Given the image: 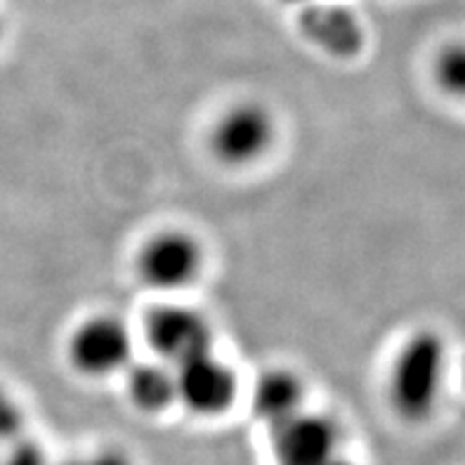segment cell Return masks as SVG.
<instances>
[{
    "label": "cell",
    "mask_w": 465,
    "mask_h": 465,
    "mask_svg": "<svg viewBox=\"0 0 465 465\" xmlns=\"http://www.w3.org/2000/svg\"><path fill=\"white\" fill-rule=\"evenodd\" d=\"M203 265V253L194 236L187 232L168 230L152 236L140 255H137V272L144 283L161 291L184 289L199 277Z\"/></svg>",
    "instance_id": "3957f363"
},
{
    "label": "cell",
    "mask_w": 465,
    "mask_h": 465,
    "mask_svg": "<svg viewBox=\"0 0 465 465\" xmlns=\"http://www.w3.org/2000/svg\"><path fill=\"white\" fill-rule=\"evenodd\" d=\"M274 140V121L270 112L253 102H243L223 114L211 133L213 153L223 163H253Z\"/></svg>",
    "instance_id": "8992f818"
},
{
    "label": "cell",
    "mask_w": 465,
    "mask_h": 465,
    "mask_svg": "<svg viewBox=\"0 0 465 465\" xmlns=\"http://www.w3.org/2000/svg\"><path fill=\"white\" fill-rule=\"evenodd\" d=\"M22 432V411L0 388V442H12Z\"/></svg>",
    "instance_id": "8fae6325"
},
{
    "label": "cell",
    "mask_w": 465,
    "mask_h": 465,
    "mask_svg": "<svg viewBox=\"0 0 465 465\" xmlns=\"http://www.w3.org/2000/svg\"><path fill=\"white\" fill-rule=\"evenodd\" d=\"M437 88L454 100L465 102V41L447 43L432 59Z\"/></svg>",
    "instance_id": "30bf717a"
},
{
    "label": "cell",
    "mask_w": 465,
    "mask_h": 465,
    "mask_svg": "<svg viewBox=\"0 0 465 465\" xmlns=\"http://www.w3.org/2000/svg\"><path fill=\"white\" fill-rule=\"evenodd\" d=\"M177 400L196 416H220L236 401L239 381L230 366L211 352L177 364Z\"/></svg>",
    "instance_id": "52a82bcc"
},
{
    "label": "cell",
    "mask_w": 465,
    "mask_h": 465,
    "mask_svg": "<svg viewBox=\"0 0 465 465\" xmlns=\"http://www.w3.org/2000/svg\"><path fill=\"white\" fill-rule=\"evenodd\" d=\"M130 401L144 413H159L177 400L175 373L163 364H135L125 376Z\"/></svg>",
    "instance_id": "9c48e42d"
},
{
    "label": "cell",
    "mask_w": 465,
    "mask_h": 465,
    "mask_svg": "<svg viewBox=\"0 0 465 465\" xmlns=\"http://www.w3.org/2000/svg\"><path fill=\"white\" fill-rule=\"evenodd\" d=\"M449 369V350L437 331L420 329L409 338L390 366L388 397L407 423H423L435 413Z\"/></svg>",
    "instance_id": "6da1fadb"
},
{
    "label": "cell",
    "mask_w": 465,
    "mask_h": 465,
    "mask_svg": "<svg viewBox=\"0 0 465 465\" xmlns=\"http://www.w3.org/2000/svg\"><path fill=\"white\" fill-rule=\"evenodd\" d=\"M302 383L286 369H272L258 378L253 388V411L270 428L302 411Z\"/></svg>",
    "instance_id": "ba28073f"
},
{
    "label": "cell",
    "mask_w": 465,
    "mask_h": 465,
    "mask_svg": "<svg viewBox=\"0 0 465 465\" xmlns=\"http://www.w3.org/2000/svg\"><path fill=\"white\" fill-rule=\"evenodd\" d=\"M326 465H354V463H352V460L338 459V456H336V459H331V460H329V463H326Z\"/></svg>",
    "instance_id": "5bb4252c"
},
{
    "label": "cell",
    "mask_w": 465,
    "mask_h": 465,
    "mask_svg": "<svg viewBox=\"0 0 465 465\" xmlns=\"http://www.w3.org/2000/svg\"><path fill=\"white\" fill-rule=\"evenodd\" d=\"M59 465H133L128 456L118 449H102V451H94L90 456H83V459H71Z\"/></svg>",
    "instance_id": "4fadbf2b"
},
{
    "label": "cell",
    "mask_w": 465,
    "mask_h": 465,
    "mask_svg": "<svg viewBox=\"0 0 465 465\" xmlns=\"http://www.w3.org/2000/svg\"><path fill=\"white\" fill-rule=\"evenodd\" d=\"M270 437L277 465H326L336 459L341 430L329 416L301 411L270 428Z\"/></svg>",
    "instance_id": "277c9868"
},
{
    "label": "cell",
    "mask_w": 465,
    "mask_h": 465,
    "mask_svg": "<svg viewBox=\"0 0 465 465\" xmlns=\"http://www.w3.org/2000/svg\"><path fill=\"white\" fill-rule=\"evenodd\" d=\"M133 342L124 322L114 317H93L74 331L69 341V361L90 378H104L125 369Z\"/></svg>",
    "instance_id": "5b68a950"
},
{
    "label": "cell",
    "mask_w": 465,
    "mask_h": 465,
    "mask_svg": "<svg viewBox=\"0 0 465 465\" xmlns=\"http://www.w3.org/2000/svg\"><path fill=\"white\" fill-rule=\"evenodd\" d=\"M0 465H50L43 449L34 442H17L7 451L5 459H0Z\"/></svg>",
    "instance_id": "7c38bea8"
},
{
    "label": "cell",
    "mask_w": 465,
    "mask_h": 465,
    "mask_svg": "<svg viewBox=\"0 0 465 465\" xmlns=\"http://www.w3.org/2000/svg\"><path fill=\"white\" fill-rule=\"evenodd\" d=\"M282 3H312V0H282Z\"/></svg>",
    "instance_id": "9a60e30c"
},
{
    "label": "cell",
    "mask_w": 465,
    "mask_h": 465,
    "mask_svg": "<svg viewBox=\"0 0 465 465\" xmlns=\"http://www.w3.org/2000/svg\"><path fill=\"white\" fill-rule=\"evenodd\" d=\"M144 336L149 348L161 360L183 364L199 354L211 352L213 331L208 319L192 307L161 305L144 319Z\"/></svg>",
    "instance_id": "7a4b0ae2"
}]
</instances>
